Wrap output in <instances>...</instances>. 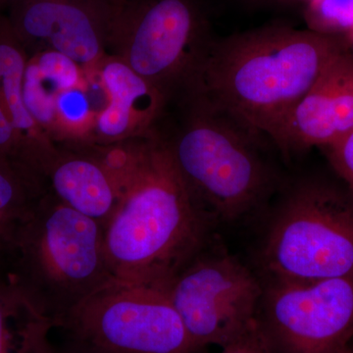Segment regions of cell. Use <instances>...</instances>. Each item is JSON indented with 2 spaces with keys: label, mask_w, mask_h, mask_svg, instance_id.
I'll use <instances>...</instances> for the list:
<instances>
[{
  "label": "cell",
  "mask_w": 353,
  "mask_h": 353,
  "mask_svg": "<svg viewBox=\"0 0 353 353\" xmlns=\"http://www.w3.org/2000/svg\"><path fill=\"white\" fill-rule=\"evenodd\" d=\"M105 94L97 114L92 145H110L143 136L161 122L168 99L115 55L94 70Z\"/></svg>",
  "instance_id": "obj_12"
},
{
  "label": "cell",
  "mask_w": 353,
  "mask_h": 353,
  "mask_svg": "<svg viewBox=\"0 0 353 353\" xmlns=\"http://www.w3.org/2000/svg\"><path fill=\"white\" fill-rule=\"evenodd\" d=\"M9 2H10V0H0V13H2V11L7 9V7L9 6Z\"/></svg>",
  "instance_id": "obj_24"
},
{
  "label": "cell",
  "mask_w": 353,
  "mask_h": 353,
  "mask_svg": "<svg viewBox=\"0 0 353 353\" xmlns=\"http://www.w3.org/2000/svg\"><path fill=\"white\" fill-rule=\"evenodd\" d=\"M94 148L117 189V204L104 226L114 279L166 285L208 243L212 221L192 199L158 127L138 138Z\"/></svg>",
  "instance_id": "obj_1"
},
{
  "label": "cell",
  "mask_w": 353,
  "mask_h": 353,
  "mask_svg": "<svg viewBox=\"0 0 353 353\" xmlns=\"http://www.w3.org/2000/svg\"><path fill=\"white\" fill-rule=\"evenodd\" d=\"M114 1L116 2V3L120 4V6H122L123 3H124L125 0H114Z\"/></svg>",
  "instance_id": "obj_26"
},
{
  "label": "cell",
  "mask_w": 353,
  "mask_h": 353,
  "mask_svg": "<svg viewBox=\"0 0 353 353\" xmlns=\"http://www.w3.org/2000/svg\"><path fill=\"white\" fill-rule=\"evenodd\" d=\"M311 31L347 36L353 29V0H313L305 11Z\"/></svg>",
  "instance_id": "obj_20"
},
{
  "label": "cell",
  "mask_w": 353,
  "mask_h": 353,
  "mask_svg": "<svg viewBox=\"0 0 353 353\" xmlns=\"http://www.w3.org/2000/svg\"><path fill=\"white\" fill-rule=\"evenodd\" d=\"M85 75L82 66L57 51H41L28 57L23 82L26 105L48 139L58 97L80 85Z\"/></svg>",
  "instance_id": "obj_15"
},
{
  "label": "cell",
  "mask_w": 353,
  "mask_h": 353,
  "mask_svg": "<svg viewBox=\"0 0 353 353\" xmlns=\"http://www.w3.org/2000/svg\"><path fill=\"white\" fill-rule=\"evenodd\" d=\"M114 0H10L9 23L28 55L52 50L92 71L109 54Z\"/></svg>",
  "instance_id": "obj_10"
},
{
  "label": "cell",
  "mask_w": 353,
  "mask_h": 353,
  "mask_svg": "<svg viewBox=\"0 0 353 353\" xmlns=\"http://www.w3.org/2000/svg\"><path fill=\"white\" fill-rule=\"evenodd\" d=\"M322 150L345 189L353 196V131Z\"/></svg>",
  "instance_id": "obj_21"
},
{
  "label": "cell",
  "mask_w": 353,
  "mask_h": 353,
  "mask_svg": "<svg viewBox=\"0 0 353 353\" xmlns=\"http://www.w3.org/2000/svg\"><path fill=\"white\" fill-rule=\"evenodd\" d=\"M306 1H307V3H309V2L313 1V0H306Z\"/></svg>",
  "instance_id": "obj_28"
},
{
  "label": "cell",
  "mask_w": 353,
  "mask_h": 353,
  "mask_svg": "<svg viewBox=\"0 0 353 353\" xmlns=\"http://www.w3.org/2000/svg\"><path fill=\"white\" fill-rule=\"evenodd\" d=\"M46 353H99L94 350H88V348L81 347L76 343L67 341L64 347H57L51 343L50 348Z\"/></svg>",
  "instance_id": "obj_23"
},
{
  "label": "cell",
  "mask_w": 353,
  "mask_h": 353,
  "mask_svg": "<svg viewBox=\"0 0 353 353\" xmlns=\"http://www.w3.org/2000/svg\"><path fill=\"white\" fill-rule=\"evenodd\" d=\"M46 187L60 201L105 226L117 204V189L94 146L57 145L44 171Z\"/></svg>",
  "instance_id": "obj_13"
},
{
  "label": "cell",
  "mask_w": 353,
  "mask_h": 353,
  "mask_svg": "<svg viewBox=\"0 0 353 353\" xmlns=\"http://www.w3.org/2000/svg\"><path fill=\"white\" fill-rule=\"evenodd\" d=\"M261 260L272 281L353 280V196L345 185L304 180L288 190Z\"/></svg>",
  "instance_id": "obj_5"
},
{
  "label": "cell",
  "mask_w": 353,
  "mask_h": 353,
  "mask_svg": "<svg viewBox=\"0 0 353 353\" xmlns=\"http://www.w3.org/2000/svg\"><path fill=\"white\" fill-rule=\"evenodd\" d=\"M210 239L167 283L172 303L197 350L225 347L257 318L263 288L252 271Z\"/></svg>",
  "instance_id": "obj_8"
},
{
  "label": "cell",
  "mask_w": 353,
  "mask_h": 353,
  "mask_svg": "<svg viewBox=\"0 0 353 353\" xmlns=\"http://www.w3.org/2000/svg\"><path fill=\"white\" fill-rule=\"evenodd\" d=\"M1 272L52 322L53 329L115 281L106 256L103 226L69 208L50 190L34 201Z\"/></svg>",
  "instance_id": "obj_3"
},
{
  "label": "cell",
  "mask_w": 353,
  "mask_h": 353,
  "mask_svg": "<svg viewBox=\"0 0 353 353\" xmlns=\"http://www.w3.org/2000/svg\"><path fill=\"white\" fill-rule=\"evenodd\" d=\"M87 72L80 85L65 90L55 104L54 119L50 134L57 145L82 148L92 145L95 122L99 109L90 94Z\"/></svg>",
  "instance_id": "obj_17"
},
{
  "label": "cell",
  "mask_w": 353,
  "mask_h": 353,
  "mask_svg": "<svg viewBox=\"0 0 353 353\" xmlns=\"http://www.w3.org/2000/svg\"><path fill=\"white\" fill-rule=\"evenodd\" d=\"M345 353H353V347H350Z\"/></svg>",
  "instance_id": "obj_27"
},
{
  "label": "cell",
  "mask_w": 353,
  "mask_h": 353,
  "mask_svg": "<svg viewBox=\"0 0 353 353\" xmlns=\"http://www.w3.org/2000/svg\"><path fill=\"white\" fill-rule=\"evenodd\" d=\"M54 329L99 353H201L166 285L113 281L65 316Z\"/></svg>",
  "instance_id": "obj_7"
},
{
  "label": "cell",
  "mask_w": 353,
  "mask_h": 353,
  "mask_svg": "<svg viewBox=\"0 0 353 353\" xmlns=\"http://www.w3.org/2000/svg\"><path fill=\"white\" fill-rule=\"evenodd\" d=\"M257 319L274 353H345L353 338V280H270Z\"/></svg>",
  "instance_id": "obj_9"
},
{
  "label": "cell",
  "mask_w": 353,
  "mask_h": 353,
  "mask_svg": "<svg viewBox=\"0 0 353 353\" xmlns=\"http://www.w3.org/2000/svg\"><path fill=\"white\" fill-rule=\"evenodd\" d=\"M348 48L345 36L309 29L272 26L241 32L211 43L187 94L271 139L330 61Z\"/></svg>",
  "instance_id": "obj_2"
},
{
  "label": "cell",
  "mask_w": 353,
  "mask_h": 353,
  "mask_svg": "<svg viewBox=\"0 0 353 353\" xmlns=\"http://www.w3.org/2000/svg\"><path fill=\"white\" fill-rule=\"evenodd\" d=\"M28 57L8 18L0 13V106L19 136L32 171L46 185L44 170L57 145L44 134L26 105L23 82Z\"/></svg>",
  "instance_id": "obj_14"
},
{
  "label": "cell",
  "mask_w": 353,
  "mask_h": 353,
  "mask_svg": "<svg viewBox=\"0 0 353 353\" xmlns=\"http://www.w3.org/2000/svg\"><path fill=\"white\" fill-rule=\"evenodd\" d=\"M353 131V50L341 51L323 70L271 137L282 152L336 143Z\"/></svg>",
  "instance_id": "obj_11"
},
{
  "label": "cell",
  "mask_w": 353,
  "mask_h": 353,
  "mask_svg": "<svg viewBox=\"0 0 353 353\" xmlns=\"http://www.w3.org/2000/svg\"><path fill=\"white\" fill-rule=\"evenodd\" d=\"M52 322L0 272V353H46Z\"/></svg>",
  "instance_id": "obj_16"
},
{
  "label": "cell",
  "mask_w": 353,
  "mask_h": 353,
  "mask_svg": "<svg viewBox=\"0 0 353 353\" xmlns=\"http://www.w3.org/2000/svg\"><path fill=\"white\" fill-rule=\"evenodd\" d=\"M221 348L220 353H274L257 318L236 340Z\"/></svg>",
  "instance_id": "obj_22"
},
{
  "label": "cell",
  "mask_w": 353,
  "mask_h": 353,
  "mask_svg": "<svg viewBox=\"0 0 353 353\" xmlns=\"http://www.w3.org/2000/svg\"><path fill=\"white\" fill-rule=\"evenodd\" d=\"M0 167L11 172L32 189L43 194L46 185L32 171L19 136L0 106Z\"/></svg>",
  "instance_id": "obj_19"
},
{
  "label": "cell",
  "mask_w": 353,
  "mask_h": 353,
  "mask_svg": "<svg viewBox=\"0 0 353 353\" xmlns=\"http://www.w3.org/2000/svg\"><path fill=\"white\" fill-rule=\"evenodd\" d=\"M175 103L180 109L175 126L158 129L197 206L212 222L250 212L275 181L261 150L262 139L268 137L199 95H185Z\"/></svg>",
  "instance_id": "obj_4"
},
{
  "label": "cell",
  "mask_w": 353,
  "mask_h": 353,
  "mask_svg": "<svg viewBox=\"0 0 353 353\" xmlns=\"http://www.w3.org/2000/svg\"><path fill=\"white\" fill-rule=\"evenodd\" d=\"M41 194L0 167V270L18 230Z\"/></svg>",
  "instance_id": "obj_18"
},
{
  "label": "cell",
  "mask_w": 353,
  "mask_h": 353,
  "mask_svg": "<svg viewBox=\"0 0 353 353\" xmlns=\"http://www.w3.org/2000/svg\"><path fill=\"white\" fill-rule=\"evenodd\" d=\"M212 41L192 0H125L108 52L154 85L171 105L192 90Z\"/></svg>",
  "instance_id": "obj_6"
},
{
  "label": "cell",
  "mask_w": 353,
  "mask_h": 353,
  "mask_svg": "<svg viewBox=\"0 0 353 353\" xmlns=\"http://www.w3.org/2000/svg\"><path fill=\"white\" fill-rule=\"evenodd\" d=\"M345 37H347L348 43H350V48L353 50V29Z\"/></svg>",
  "instance_id": "obj_25"
}]
</instances>
